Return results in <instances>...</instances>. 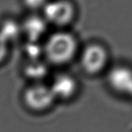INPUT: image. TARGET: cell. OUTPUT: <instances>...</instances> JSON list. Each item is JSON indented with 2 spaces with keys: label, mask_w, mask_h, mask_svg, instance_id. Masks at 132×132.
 <instances>
[{
  "label": "cell",
  "mask_w": 132,
  "mask_h": 132,
  "mask_svg": "<svg viewBox=\"0 0 132 132\" xmlns=\"http://www.w3.org/2000/svg\"><path fill=\"white\" fill-rule=\"evenodd\" d=\"M5 42L0 38V64H2L6 58L7 50Z\"/></svg>",
  "instance_id": "obj_10"
},
{
  "label": "cell",
  "mask_w": 132,
  "mask_h": 132,
  "mask_svg": "<svg viewBox=\"0 0 132 132\" xmlns=\"http://www.w3.org/2000/svg\"><path fill=\"white\" fill-rule=\"evenodd\" d=\"M109 86L117 93L132 98V70L124 66L115 67L108 75Z\"/></svg>",
  "instance_id": "obj_5"
},
{
  "label": "cell",
  "mask_w": 132,
  "mask_h": 132,
  "mask_svg": "<svg viewBox=\"0 0 132 132\" xmlns=\"http://www.w3.org/2000/svg\"><path fill=\"white\" fill-rule=\"evenodd\" d=\"M108 55L105 48L99 44L87 46L83 51L80 59L84 70L91 75L101 73L107 66Z\"/></svg>",
  "instance_id": "obj_4"
},
{
  "label": "cell",
  "mask_w": 132,
  "mask_h": 132,
  "mask_svg": "<svg viewBox=\"0 0 132 132\" xmlns=\"http://www.w3.org/2000/svg\"><path fill=\"white\" fill-rule=\"evenodd\" d=\"M56 101L50 86L43 82L29 84L21 93V102L23 108L33 114L49 111Z\"/></svg>",
  "instance_id": "obj_2"
},
{
  "label": "cell",
  "mask_w": 132,
  "mask_h": 132,
  "mask_svg": "<svg viewBox=\"0 0 132 132\" xmlns=\"http://www.w3.org/2000/svg\"><path fill=\"white\" fill-rule=\"evenodd\" d=\"M22 29L31 42L38 40L46 32V20L32 16L27 19L22 26Z\"/></svg>",
  "instance_id": "obj_8"
},
{
  "label": "cell",
  "mask_w": 132,
  "mask_h": 132,
  "mask_svg": "<svg viewBox=\"0 0 132 132\" xmlns=\"http://www.w3.org/2000/svg\"><path fill=\"white\" fill-rule=\"evenodd\" d=\"M77 50V43L73 36L60 32L48 38L43 48V53L50 63L63 65L73 60Z\"/></svg>",
  "instance_id": "obj_1"
},
{
  "label": "cell",
  "mask_w": 132,
  "mask_h": 132,
  "mask_svg": "<svg viewBox=\"0 0 132 132\" xmlns=\"http://www.w3.org/2000/svg\"><path fill=\"white\" fill-rule=\"evenodd\" d=\"M45 20L57 26H67L75 15L74 6L67 0L48 2L43 9Z\"/></svg>",
  "instance_id": "obj_3"
},
{
  "label": "cell",
  "mask_w": 132,
  "mask_h": 132,
  "mask_svg": "<svg viewBox=\"0 0 132 132\" xmlns=\"http://www.w3.org/2000/svg\"><path fill=\"white\" fill-rule=\"evenodd\" d=\"M47 72L46 66L39 60H28L22 68V75L29 82V84L43 82L47 75Z\"/></svg>",
  "instance_id": "obj_7"
},
{
  "label": "cell",
  "mask_w": 132,
  "mask_h": 132,
  "mask_svg": "<svg viewBox=\"0 0 132 132\" xmlns=\"http://www.w3.org/2000/svg\"><path fill=\"white\" fill-rule=\"evenodd\" d=\"M25 7L31 11H37L44 9L48 0H22Z\"/></svg>",
  "instance_id": "obj_9"
},
{
  "label": "cell",
  "mask_w": 132,
  "mask_h": 132,
  "mask_svg": "<svg viewBox=\"0 0 132 132\" xmlns=\"http://www.w3.org/2000/svg\"><path fill=\"white\" fill-rule=\"evenodd\" d=\"M56 100H68L77 90V83L70 75L61 73L56 76L49 85Z\"/></svg>",
  "instance_id": "obj_6"
}]
</instances>
